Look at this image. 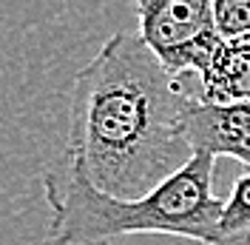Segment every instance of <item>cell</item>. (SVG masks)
<instances>
[{
	"label": "cell",
	"mask_w": 250,
	"mask_h": 245,
	"mask_svg": "<svg viewBox=\"0 0 250 245\" xmlns=\"http://www.w3.org/2000/svg\"><path fill=\"white\" fill-rule=\"evenodd\" d=\"M173 74L140 31H114L71 80L68 146L97 188L142 197L193 154L182 111L196 89Z\"/></svg>",
	"instance_id": "6da1fadb"
},
{
	"label": "cell",
	"mask_w": 250,
	"mask_h": 245,
	"mask_svg": "<svg viewBox=\"0 0 250 245\" xmlns=\"http://www.w3.org/2000/svg\"><path fill=\"white\" fill-rule=\"evenodd\" d=\"M210 151H193L171 177L142 197H117L65 157L62 171L43 174L48 231L40 245H111L134 234H165L202 245L219 243L222 202L213 191Z\"/></svg>",
	"instance_id": "7a4b0ae2"
},
{
	"label": "cell",
	"mask_w": 250,
	"mask_h": 245,
	"mask_svg": "<svg viewBox=\"0 0 250 245\" xmlns=\"http://www.w3.org/2000/svg\"><path fill=\"white\" fill-rule=\"evenodd\" d=\"M137 31L173 74L199 77L222 37L213 29V0H137Z\"/></svg>",
	"instance_id": "3957f363"
},
{
	"label": "cell",
	"mask_w": 250,
	"mask_h": 245,
	"mask_svg": "<svg viewBox=\"0 0 250 245\" xmlns=\"http://www.w3.org/2000/svg\"><path fill=\"white\" fill-rule=\"evenodd\" d=\"M182 125L193 151L230 157L250 169V100H202L196 89L185 103Z\"/></svg>",
	"instance_id": "277c9868"
},
{
	"label": "cell",
	"mask_w": 250,
	"mask_h": 245,
	"mask_svg": "<svg viewBox=\"0 0 250 245\" xmlns=\"http://www.w3.org/2000/svg\"><path fill=\"white\" fill-rule=\"evenodd\" d=\"M196 83L202 100H250V34L222 40Z\"/></svg>",
	"instance_id": "5b68a950"
},
{
	"label": "cell",
	"mask_w": 250,
	"mask_h": 245,
	"mask_svg": "<svg viewBox=\"0 0 250 245\" xmlns=\"http://www.w3.org/2000/svg\"><path fill=\"white\" fill-rule=\"evenodd\" d=\"M216 245H250V174H242L222 202Z\"/></svg>",
	"instance_id": "8992f818"
},
{
	"label": "cell",
	"mask_w": 250,
	"mask_h": 245,
	"mask_svg": "<svg viewBox=\"0 0 250 245\" xmlns=\"http://www.w3.org/2000/svg\"><path fill=\"white\" fill-rule=\"evenodd\" d=\"M213 29L222 40L250 34V0H213Z\"/></svg>",
	"instance_id": "52a82bcc"
}]
</instances>
